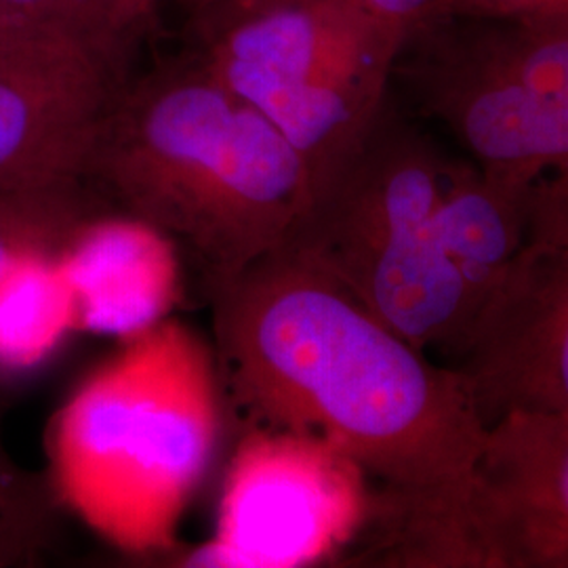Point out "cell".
Masks as SVG:
<instances>
[{"mask_svg":"<svg viewBox=\"0 0 568 568\" xmlns=\"http://www.w3.org/2000/svg\"><path fill=\"white\" fill-rule=\"evenodd\" d=\"M206 283L225 382L267 427L325 438L386 485L471 474L487 427L453 368L325 272L274 248Z\"/></svg>","mask_w":568,"mask_h":568,"instance_id":"cell-1","label":"cell"},{"mask_svg":"<svg viewBox=\"0 0 568 568\" xmlns=\"http://www.w3.org/2000/svg\"><path fill=\"white\" fill-rule=\"evenodd\" d=\"M82 182L187 244L206 278L274 251L307 199L291 143L201 58L121 82L95 124Z\"/></svg>","mask_w":568,"mask_h":568,"instance_id":"cell-2","label":"cell"},{"mask_svg":"<svg viewBox=\"0 0 568 568\" xmlns=\"http://www.w3.org/2000/svg\"><path fill=\"white\" fill-rule=\"evenodd\" d=\"M222 426L217 365L178 321L126 337L53 417L51 485L124 551L169 548L213 462Z\"/></svg>","mask_w":568,"mask_h":568,"instance_id":"cell-3","label":"cell"},{"mask_svg":"<svg viewBox=\"0 0 568 568\" xmlns=\"http://www.w3.org/2000/svg\"><path fill=\"white\" fill-rule=\"evenodd\" d=\"M448 163L386 103L276 248L325 272L408 344L453 352L469 305L434 225Z\"/></svg>","mask_w":568,"mask_h":568,"instance_id":"cell-4","label":"cell"},{"mask_svg":"<svg viewBox=\"0 0 568 568\" xmlns=\"http://www.w3.org/2000/svg\"><path fill=\"white\" fill-rule=\"evenodd\" d=\"M206 18L199 58L291 143L310 203L384 110L403 44L345 0H255Z\"/></svg>","mask_w":568,"mask_h":568,"instance_id":"cell-5","label":"cell"},{"mask_svg":"<svg viewBox=\"0 0 568 568\" xmlns=\"http://www.w3.org/2000/svg\"><path fill=\"white\" fill-rule=\"evenodd\" d=\"M396 70L488 182L527 190L568 171V18L429 21Z\"/></svg>","mask_w":568,"mask_h":568,"instance_id":"cell-6","label":"cell"},{"mask_svg":"<svg viewBox=\"0 0 568 568\" xmlns=\"http://www.w3.org/2000/svg\"><path fill=\"white\" fill-rule=\"evenodd\" d=\"M368 478L325 438L255 429L227 467L213 539L185 565L297 568L339 558L365 520Z\"/></svg>","mask_w":568,"mask_h":568,"instance_id":"cell-7","label":"cell"},{"mask_svg":"<svg viewBox=\"0 0 568 568\" xmlns=\"http://www.w3.org/2000/svg\"><path fill=\"white\" fill-rule=\"evenodd\" d=\"M450 354L483 426L516 410L568 413V246L525 244Z\"/></svg>","mask_w":568,"mask_h":568,"instance_id":"cell-8","label":"cell"},{"mask_svg":"<svg viewBox=\"0 0 568 568\" xmlns=\"http://www.w3.org/2000/svg\"><path fill=\"white\" fill-rule=\"evenodd\" d=\"M116 65L82 34L0 61V192L84 183L95 124L121 87Z\"/></svg>","mask_w":568,"mask_h":568,"instance_id":"cell-9","label":"cell"},{"mask_svg":"<svg viewBox=\"0 0 568 568\" xmlns=\"http://www.w3.org/2000/svg\"><path fill=\"white\" fill-rule=\"evenodd\" d=\"M471 483L506 568L568 567V413L516 410L487 427Z\"/></svg>","mask_w":568,"mask_h":568,"instance_id":"cell-10","label":"cell"},{"mask_svg":"<svg viewBox=\"0 0 568 568\" xmlns=\"http://www.w3.org/2000/svg\"><path fill=\"white\" fill-rule=\"evenodd\" d=\"M60 260L77 325L133 337L164 321L178 295L171 239L131 215L84 220Z\"/></svg>","mask_w":568,"mask_h":568,"instance_id":"cell-11","label":"cell"},{"mask_svg":"<svg viewBox=\"0 0 568 568\" xmlns=\"http://www.w3.org/2000/svg\"><path fill=\"white\" fill-rule=\"evenodd\" d=\"M344 551L352 567L506 568L471 474L438 485L371 488L365 520Z\"/></svg>","mask_w":568,"mask_h":568,"instance_id":"cell-12","label":"cell"},{"mask_svg":"<svg viewBox=\"0 0 568 568\" xmlns=\"http://www.w3.org/2000/svg\"><path fill=\"white\" fill-rule=\"evenodd\" d=\"M528 187L508 190L474 164L448 163L434 225L466 286L469 318L527 244Z\"/></svg>","mask_w":568,"mask_h":568,"instance_id":"cell-13","label":"cell"},{"mask_svg":"<svg viewBox=\"0 0 568 568\" xmlns=\"http://www.w3.org/2000/svg\"><path fill=\"white\" fill-rule=\"evenodd\" d=\"M77 325L74 300L60 262L44 251L23 255L0 278V361L32 363Z\"/></svg>","mask_w":568,"mask_h":568,"instance_id":"cell-14","label":"cell"},{"mask_svg":"<svg viewBox=\"0 0 568 568\" xmlns=\"http://www.w3.org/2000/svg\"><path fill=\"white\" fill-rule=\"evenodd\" d=\"M84 183L0 192V278L28 253L44 251L84 222Z\"/></svg>","mask_w":568,"mask_h":568,"instance_id":"cell-15","label":"cell"},{"mask_svg":"<svg viewBox=\"0 0 568 568\" xmlns=\"http://www.w3.org/2000/svg\"><path fill=\"white\" fill-rule=\"evenodd\" d=\"M164 0H82V30L108 58L119 61L122 44L133 41ZM222 0H199L206 9Z\"/></svg>","mask_w":568,"mask_h":568,"instance_id":"cell-16","label":"cell"},{"mask_svg":"<svg viewBox=\"0 0 568 568\" xmlns=\"http://www.w3.org/2000/svg\"><path fill=\"white\" fill-rule=\"evenodd\" d=\"M568 0H436L432 20H560Z\"/></svg>","mask_w":568,"mask_h":568,"instance_id":"cell-17","label":"cell"},{"mask_svg":"<svg viewBox=\"0 0 568 568\" xmlns=\"http://www.w3.org/2000/svg\"><path fill=\"white\" fill-rule=\"evenodd\" d=\"M34 506L16 476L0 464V565L18 560L34 537Z\"/></svg>","mask_w":568,"mask_h":568,"instance_id":"cell-18","label":"cell"},{"mask_svg":"<svg viewBox=\"0 0 568 568\" xmlns=\"http://www.w3.org/2000/svg\"><path fill=\"white\" fill-rule=\"evenodd\" d=\"M345 2L361 9L392 37H396L400 44H405L419 28L429 23L436 0H345Z\"/></svg>","mask_w":568,"mask_h":568,"instance_id":"cell-19","label":"cell"},{"mask_svg":"<svg viewBox=\"0 0 568 568\" xmlns=\"http://www.w3.org/2000/svg\"><path fill=\"white\" fill-rule=\"evenodd\" d=\"M0 13L13 20L70 28L84 34L82 0H0Z\"/></svg>","mask_w":568,"mask_h":568,"instance_id":"cell-20","label":"cell"},{"mask_svg":"<svg viewBox=\"0 0 568 568\" xmlns=\"http://www.w3.org/2000/svg\"><path fill=\"white\" fill-rule=\"evenodd\" d=\"M68 34H82V32L70 30V28H53V26L13 20L0 13V61L16 60Z\"/></svg>","mask_w":568,"mask_h":568,"instance_id":"cell-21","label":"cell"},{"mask_svg":"<svg viewBox=\"0 0 568 568\" xmlns=\"http://www.w3.org/2000/svg\"><path fill=\"white\" fill-rule=\"evenodd\" d=\"M251 0H222V2H217V4H211V7H206V9H241V7H246ZM204 9V11H206Z\"/></svg>","mask_w":568,"mask_h":568,"instance_id":"cell-22","label":"cell"}]
</instances>
